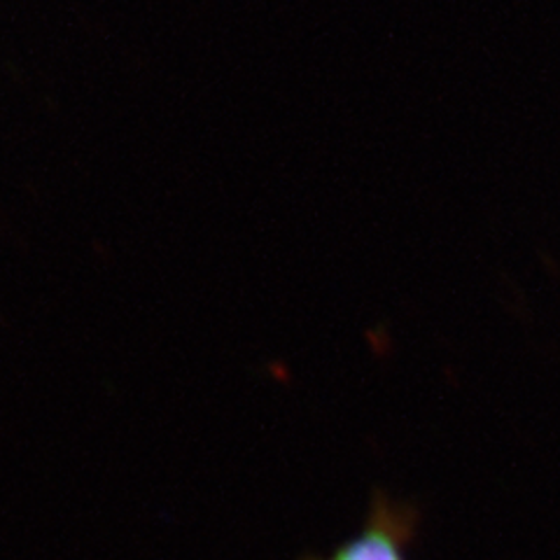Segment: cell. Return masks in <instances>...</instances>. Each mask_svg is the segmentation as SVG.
<instances>
[{"instance_id": "obj_1", "label": "cell", "mask_w": 560, "mask_h": 560, "mask_svg": "<svg viewBox=\"0 0 560 560\" xmlns=\"http://www.w3.org/2000/svg\"><path fill=\"white\" fill-rule=\"evenodd\" d=\"M423 514L411 500L374 488L360 530L329 553H306L300 560H411Z\"/></svg>"}]
</instances>
